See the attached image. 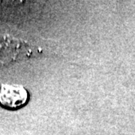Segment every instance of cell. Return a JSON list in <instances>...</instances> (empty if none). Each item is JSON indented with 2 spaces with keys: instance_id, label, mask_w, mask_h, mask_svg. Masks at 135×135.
I'll return each mask as SVG.
<instances>
[{
  "instance_id": "6da1fadb",
  "label": "cell",
  "mask_w": 135,
  "mask_h": 135,
  "mask_svg": "<svg viewBox=\"0 0 135 135\" xmlns=\"http://www.w3.org/2000/svg\"><path fill=\"white\" fill-rule=\"evenodd\" d=\"M29 94L21 85L2 83L0 86V104L8 110H17L28 102Z\"/></svg>"
},
{
  "instance_id": "7a4b0ae2",
  "label": "cell",
  "mask_w": 135,
  "mask_h": 135,
  "mask_svg": "<svg viewBox=\"0 0 135 135\" xmlns=\"http://www.w3.org/2000/svg\"><path fill=\"white\" fill-rule=\"evenodd\" d=\"M23 46L21 41L10 36L0 37V62L5 64L20 58V48Z\"/></svg>"
}]
</instances>
